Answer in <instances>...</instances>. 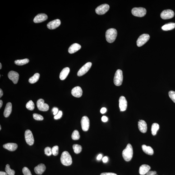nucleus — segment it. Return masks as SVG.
<instances>
[{
	"label": "nucleus",
	"instance_id": "nucleus-1",
	"mask_svg": "<svg viewBox=\"0 0 175 175\" xmlns=\"http://www.w3.org/2000/svg\"><path fill=\"white\" fill-rule=\"evenodd\" d=\"M133 155V149L132 145L128 144L125 149L122 152V156L126 161H130L132 158Z\"/></svg>",
	"mask_w": 175,
	"mask_h": 175
},
{
	"label": "nucleus",
	"instance_id": "nucleus-2",
	"mask_svg": "<svg viewBox=\"0 0 175 175\" xmlns=\"http://www.w3.org/2000/svg\"><path fill=\"white\" fill-rule=\"evenodd\" d=\"M117 36V31L116 29L111 28L108 29L105 34L106 39L107 42L112 43L115 40Z\"/></svg>",
	"mask_w": 175,
	"mask_h": 175
},
{
	"label": "nucleus",
	"instance_id": "nucleus-3",
	"mask_svg": "<svg viewBox=\"0 0 175 175\" xmlns=\"http://www.w3.org/2000/svg\"><path fill=\"white\" fill-rule=\"evenodd\" d=\"M60 160L62 164L65 166H70L72 163V158L69 153L67 151L63 152L61 155Z\"/></svg>",
	"mask_w": 175,
	"mask_h": 175
},
{
	"label": "nucleus",
	"instance_id": "nucleus-4",
	"mask_svg": "<svg viewBox=\"0 0 175 175\" xmlns=\"http://www.w3.org/2000/svg\"><path fill=\"white\" fill-rule=\"evenodd\" d=\"M123 80V72L120 70H117L115 74L113 82L116 86H120L122 85Z\"/></svg>",
	"mask_w": 175,
	"mask_h": 175
},
{
	"label": "nucleus",
	"instance_id": "nucleus-5",
	"mask_svg": "<svg viewBox=\"0 0 175 175\" xmlns=\"http://www.w3.org/2000/svg\"><path fill=\"white\" fill-rule=\"evenodd\" d=\"M147 11L143 7H135L132 9L131 12L132 14L135 16L141 17L146 14Z\"/></svg>",
	"mask_w": 175,
	"mask_h": 175
},
{
	"label": "nucleus",
	"instance_id": "nucleus-6",
	"mask_svg": "<svg viewBox=\"0 0 175 175\" xmlns=\"http://www.w3.org/2000/svg\"><path fill=\"white\" fill-rule=\"evenodd\" d=\"M150 38V36L148 34H144L139 37L136 41V44L138 47L142 46L147 42Z\"/></svg>",
	"mask_w": 175,
	"mask_h": 175
},
{
	"label": "nucleus",
	"instance_id": "nucleus-7",
	"mask_svg": "<svg viewBox=\"0 0 175 175\" xmlns=\"http://www.w3.org/2000/svg\"><path fill=\"white\" fill-rule=\"evenodd\" d=\"M25 141L27 143L31 146L34 144V139L32 133L30 130H27L25 133Z\"/></svg>",
	"mask_w": 175,
	"mask_h": 175
},
{
	"label": "nucleus",
	"instance_id": "nucleus-8",
	"mask_svg": "<svg viewBox=\"0 0 175 175\" xmlns=\"http://www.w3.org/2000/svg\"><path fill=\"white\" fill-rule=\"evenodd\" d=\"M109 6L108 4H105L97 7L96 9L95 12L98 15L104 14L109 10Z\"/></svg>",
	"mask_w": 175,
	"mask_h": 175
},
{
	"label": "nucleus",
	"instance_id": "nucleus-9",
	"mask_svg": "<svg viewBox=\"0 0 175 175\" xmlns=\"http://www.w3.org/2000/svg\"><path fill=\"white\" fill-rule=\"evenodd\" d=\"M37 106L38 109L42 111H47L49 109V105L44 103V101L43 99L38 100L37 102Z\"/></svg>",
	"mask_w": 175,
	"mask_h": 175
},
{
	"label": "nucleus",
	"instance_id": "nucleus-10",
	"mask_svg": "<svg viewBox=\"0 0 175 175\" xmlns=\"http://www.w3.org/2000/svg\"><path fill=\"white\" fill-rule=\"evenodd\" d=\"M173 11L171 10H165L162 11L161 14V17L164 20H167L172 18L174 16Z\"/></svg>",
	"mask_w": 175,
	"mask_h": 175
},
{
	"label": "nucleus",
	"instance_id": "nucleus-11",
	"mask_svg": "<svg viewBox=\"0 0 175 175\" xmlns=\"http://www.w3.org/2000/svg\"><path fill=\"white\" fill-rule=\"evenodd\" d=\"M92 65V63L90 62L87 63L79 70L78 72V76L80 77L85 74L90 69Z\"/></svg>",
	"mask_w": 175,
	"mask_h": 175
},
{
	"label": "nucleus",
	"instance_id": "nucleus-12",
	"mask_svg": "<svg viewBox=\"0 0 175 175\" xmlns=\"http://www.w3.org/2000/svg\"><path fill=\"white\" fill-rule=\"evenodd\" d=\"M81 124L82 129L83 131H87L90 126V120L88 117L86 116L83 117L81 119Z\"/></svg>",
	"mask_w": 175,
	"mask_h": 175
},
{
	"label": "nucleus",
	"instance_id": "nucleus-13",
	"mask_svg": "<svg viewBox=\"0 0 175 175\" xmlns=\"http://www.w3.org/2000/svg\"><path fill=\"white\" fill-rule=\"evenodd\" d=\"M8 77L9 78L12 80L14 84L17 83L19 77V74L18 73L15 71H10L9 73Z\"/></svg>",
	"mask_w": 175,
	"mask_h": 175
},
{
	"label": "nucleus",
	"instance_id": "nucleus-14",
	"mask_svg": "<svg viewBox=\"0 0 175 175\" xmlns=\"http://www.w3.org/2000/svg\"><path fill=\"white\" fill-rule=\"evenodd\" d=\"M127 101L125 97L121 96L119 99V106L121 111H124L127 109Z\"/></svg>",
	"mask_w": 175,
	"mask_h": 175
},
{
	"label": "nucleus",
	"instance_id": "nucleus-15",
	"mask_svg": "<svg viewBox=\"0 0 175 175\" xmlns=\"http://www.w3.org/2000/svg\"><path fill=\"white\" fill-rule=\"evenodd\" d=\"M60 24V20L59 19H56L48 23L47 25V27L50 30H53L58 27Z\"/></svg>",
	"mask_w": 175,
	"mask_h": 175
},
{
	"label": "nucleus",
	"instance_id": "nucleus-16",
	"mask_svg": "<svg viewBox=\"0 0 175 175\" xmlns=\"http://www.w3.org/2000/svg\"><path fill=\"white\" fill-rule=\"evenodd\" d=\"M48 19V16L45 14H38L35 17L34 19V21L35 23H39L45 21Z\"/></svg>",
	"mask_w": 175,
	"mask_h": 175
},
{
	"label": "nucleus",
	"instance_id": "nucleus-17",
	"mask_svg": "<svg viewBox=\"0 0 175 175\" xmlns=\"http://www.w3.org/2000/svg\"><path fill=\"white\" fill-rule=\"evenodd\" d=\"M82 90L80 87L77 86L71 90V94L74 97L80 98L82 94Z\"/></svg>",
	"mask_w": 175,
	"mask_h": 175
},
{
	"label": "nucleus",
	"instance_id": "nucleus-18",
	"mask_svg": "<svg viewBox=\"0 0 175 175\" xmlns=\"http://www.w3.org/2000/svg\"><path fill=\"white\" fill-rule=\"evenodd\" d=\"M138 127L140 131L142 133H145L147 130V126L146 122L143 120H140L138 122Z\"/></svg>",
	"mask_w": 175,
	"mask_h": 175
},
{
	"label": "nucleus",
	"instance_id": "nucleus-19",
	"mask_svg": "<svg viewBox=\"0 0 175 175\" xmlns=\"http://www.w3.org/2000/svg\"><path fill=\"white\" fill-rule=\"evenodd\" d=\"M46 170L45 166L43 163L38 165L34 169V172L37 174L41 175Z\"/></svg>",
	"mask_w": 175,
	"mask_h": 175
},
{
	"label": "nucleus",
	"instance_id": "nucleus-20",
	"mask_svg": "<svg viewBox=\"0 0 175 175\" xmlns=\"http://www.w3.org/2000/svg\"><path fill=\"white\" fill-rule=\"evenodd\" d=\"M81 48V45L78 43H75L71 45L68 49V52L71 54L75 53Z\"/></svg>",
	"mask_w": 175,
	"mask_h": 175
},
{
	"label": "nucleus",
	"instance_id": "nucleus-21",
	"mask_svg": "<svg viewBox=\"0 0 175 175\" xmlns=\"http://www.w3.org/2000/svg\"><path fill=\"white\" fill-rule=\"evenodd\" d=\"M12 105L11 103L9 102L7 103L5 108L4 116L5 117H7L10 116L12 112Z\"/></svg>",
	"mask_w": 175,
	"mask_h": 175
},
{
	"label": "nucleus",
	"instance_id": "nucleus-22",
	"mask_svg": "<svg viewBox=\"0 0 175 175\" xmlns=\"http://www.w3.org/2000/svg\"><path fill=\"white\" fill-rule=\"evenodd\" d=\"M3 148L10 151H14L18 148L17 144L15 143H7L3 145Z\"/></svg>",
	"mask_w": 175,
	"mask_h": 175
},
{
	"label": "nucleus",
	"instance_id": "nucleus-23",
	"mask_svg": "<svg viewBox=\"0 0 175 175\" xmlns=\"http://www.w3.org/2000/svg\"><path fill=\"white\" fill-rule=\"evenodd\" d=\"M150 169V166L147 164H143L139 169V173L141 175L146 174Z\"/></svg>",
	"mask_w": 175,
	"mask_h": 175
},
{
	"label": "nucleus",
	"instance_id": "nucleus-24",
	"mask_svg": "<svg viewBox=\"0 0 175 175\" xmlns=\"http://www.w3.org/2000/svg\"><path fill=\"white\" fill-rule=\"evenodd\" d=\"M70 72V69L68 67H65L63 69L60 73L59 76L60 79L61 80H65L68 76Z\"/></svg>",
	"mask_w": 175,
	"mask_h": 175
},
{
	"label": "nucleus",
	"instance_id": "nucleus-25",
	"mask_svg": "<svg viewBox=\"0 0 175 175\" xmlns=\"http://www.w3.org/2000/svg\"><path fill=\"white\" fill-rule=\"evenodd\" d=\"M142 150L145 154L148 155H151L154 154V151L153 149L151 147L149 146H147L145 145H143L142 146Z\"/></svg>",
	"mask_w": 175,
	"mask_h": 175
},
{
	"label": "nucleus",
	"instance_id": "nucleus-26",
	"mask_svg": "<svg viewBox=\"0 0 175 175\" xmlns=\"http://www.w3.org/2000/svg\"><path fill=\"white\" fill-rule=\"evenodd\" d=\"M175 27V24L174 23L171 22L166 24L162 27V30L165 31L172 30Z\"/></svg>",
	"mask_w": 175,
	"mask_h": 175
},
{
	"label": "nucleus",
	"instance_id": "nucleus-27",
	"mask_svg": "<svg viewBox=\"0 0 175 175\" xmlns=\"http://www.w3.org/2000/svg\"><path fill=\"white\" fill-rule=\"evenodd\" d=\"M40 76L39 74L38 73H36L34 75V76L32 77L29 79V82L31 84L34 83L39 80Z\"/></svg>",
	"mask_w": 175,
	"mask_h": 175
},
{
	"label": "nucleus",
	"instance_id": "nucleus-28",
	"mask_svg": "<svg viewBox=\"0 0 175 175\" xmlns=\"http://www.w3.org/2000/svg\"><path fill=\"white\" fill-rule=\"evenodd\" d=\"M159 128V125L158 124L156 123H154L151 126V131L152 135L155 136Z\"/></svg>",
	"mask_w": 175,
	"mask_h": 175
},
{
	"label": "nucleus",
	"instance_id": "nucleus-29",
	"mask_svg": "<svg viewBox=\"0 0 175 175\" xmlns=\"http://www.w3.org/2000/svg\"><path fill=\"white\" fill-rule=\"evenodd\" d=\"M29 62V59L27 58H25L24 59L17 60L15 61V63L19 66H22L28 63Z\"/></svg>",
	"mask_w": 175,
	"mask_h": 175
},
{
	"label": "nucleus",
	"instance_id": "nucleus-30",
	"mask_svg": "<svg viewBox=\"0 0 175 175\" xmlns=\"http://www.w3.org/2000/svg\"><path fill=\"white\" fill-rule=\"evenodd\" d=\"M74 152L76 154H79L81 151L82 150V147L81 146L78 144H74L73 146Z\"/></svg>",
	"mask_w": 175,
	"mask_h": 175
},
{
	"label": "nucleus",
	"instance_id": "nucleus-31",
	"mask_svg": "<svg viewBox=\"0 0 175 175\" xmlns=\"http://www.w3.org/2000/svg\"><path fill=\"white\" fill-rule=\"evenodd\" d=\"M6 173L8 175H14L15 174V171L11 169L9 165H6V168H5Z\"/></svg>",
	"mask_w": 175,
	"mask_h": 175
},
{
	"label": "nucleus",
	"instance_id": "nucleus-32",
	"mask_svg": "<svg viewBox=\"0 0 175 175\" xmlns=\"http://www.w3.org/2000/svg\"><path fill=\"white\" fill-rule=\"evenodd\" d=\"M80 136L79 131L77 130H75L73 132L71 138L74 140H78L80 139Z\"/></svg>",
	"mask_w": 175,
	"mask_h": 175
},
{
	"label": "nucleus",
	"instance_id": "nucleus-33",
	"mask_svg": "<svg viewBox=\"0 0 175 175\" xmlns=\"http://www.w3.org/2000/svg\"><path fill=\"white\" fill-rule=\"evenodd\" d=\"M26 108L29 110H34V104L32 101L30 100L28 102L26 105Z\"/></svg>",
	"mask_w": 175,
	"mask_h": 175
},
{
	"label": "nucleus",
	"instance_id": "nucleus-34",
	"mask_svg": "<svg viewBox=\"0 0 175 175\" xmlns=\"http://www.w3.org/2000/svg\"><path fill=\"white\" fill-rule=\"evenodd\" d=\"M33 117L34 119L36 120L42 121L43 119V117L41 115L37 113H34L33 115Z\"/></svg>",
	"mask_w": 175,
	"mask_h": 175
},
{
	"label": "nucleus",
	"instance_id": "nucleus-35",
	"mask_svg": "<svg viewBox=\"0 0 175 175\" xmlns=\"http://www.w3.org/2000/svg\"><path fill=\"white\" fill-rule=\"evenodd\" d=\"M44 151L45 155L48 156H51L52 154L51 148L49 147H47L45 148L44 149Z\"/></svg>",
	"mask_w": 175,
	"mask_h": 175
},
{
	"label": "nucleus",
	"instance_id": "nucleus-36",
	"mask_svg": "<svg viewBox=\"0 0 175 175\" xmlns=\"http://www.w3.org/2000/svg\"><path fill=\"white\" fill-rule=\"evenodd\" d=\"M52 153L53 155L56 156L58 154L59 147L57 146H54L52 148Z\"/></svg>",
	"mask_w": 175,
	"mask_h": 175
},
{
	"label": "nucleus",
	"instance_id": "nucleus-37",
	"mask_svg": "<svg viewBox=\"0 0 175 175\" xmlns=\"http://www.w3.org/2000/svg\"><path fill=\"white\" fill-rule=\"evenodd\" d=\"M22 172L24 175H32L30 170L26 167H24L23 168Z\"/></svg>",
	"mask_w": 175,
	"mask_h": 175
},
{
	"label": "nucleus",
	"instance_id": "nucleus-38",
	"mask_svg": "<svg viewBox=\"0 0 175 175\" xmlns=\"http://www.w3.org/2000/svg\"><path fill=\"white\" fill-rule=\"evenodd\" d=\"M170 98L175 103V92L173 91H170L169 93Z\"/></svg>",
	"mask_w": 175,
	"mask_h": 175
},
{
	"label": "nucleus",
	"instance_id": "nucleus-39",
	"mask_svg": "<svg viewBox=\"0 0 175 175\" xmlns=\"http://www.w3.org/2000/svg\"><path fill=\"white\" fill-rule=\"evenodd\" d=\"M62 111H59L58 113L54 117V118L55 119L57 120L59 119L62 117Z\"/></svg>",
	"mask_w": 175,
	"mask_h": 175
},
{
	"label": "nucleus",
	"instance_id": "nucleus-40",
	"mask_svg": "<svg viewBox=\"0 0 175 175\" xmlns=\"http://www.w3.org/2000/svg\"><path fill=\"white\" fill-rule=\"evenodd\" d=\"M52 112H53V115L56 116L58 113V109L57 107H54L52 109Z\"/></svg>",
	"mask_w": 175,
	"mask_h": 175
},
{
	"label": "nucleus",
	"instance_id": "nucleus-41",
	"mask_svg": "<svg viewBox=\"0 0 175 175\" xmlns=\"http://www.w3.org/2000/svg\"><path fill=\"white\" fill-rule=\"evenodd\" d=\"M157 174V172L155 171H149L146 174L147 175H155Z\"/></svg>",
	"mask_w": 175,
	"mask_h": 175
},
{
	"label": "nucleus",
	"instance_id": "nucleus-42",
	"mask_svg": "<svg viewBox=\"0 0 175 175\" xmlns=\"http://www.w3.org/2000/svg\"><path fill=\"white\" fill-rule=\"evenodd\" d=\"M100 175H117L116 174L112 172H104L102 173Z\"/></svg>",
	"mask_w": 175,
	"mask_h": 175
},
{
	"label": "nucleus",
	"instance_id": "nucleus-43",
	"mask_svg": "<svg viewBox=\"0 0 175 175\" xmlns=\"http://www.w3.org/2000/svg\"><path fill=\"white\" fill-rule=\"evenodd\" d=\"M108 118L105 116H103L102 118V120L103 122H107L108 121Z\"/></svg>",
	"mask_w": 175,
	"mask_h": 175
},
{
	"label": "nucleus",
	"instance_id": "nucleus-44",
	"mask_svg": "<svg viewBox=\"0 0 175 175\" xmlns=\"http://www.w3.org/2000/svg\"><path fill=\"white\" fill-rule=\"evenodd\" d=\"M106 109L105 108V107H103V108H102L101 109L100 112L102 114H104V113H106Z\"/></svg>",
	"mask_w": 175,
	"mask_h": 175
},
{
	"label": "nucleus",
	"instance_id": "nucleus-45",
	"mask_svg": "<svg viewBox=\"0 0 175 175\" xmlns=\"http://www.w3.org/2000/svg\"><path fill=\"white\" fill-rule=\"evenodd\" d=\"M108 158L106 156L104 157L103 159V161L104 163H106L108 161Z\"/></svg>",
	"mask_w": 175,
	"mask_h": 175
},
{
	"label": "nucleus",
	"instance_id": "nucleus-46",
	"mask_svg": "<svg viewBox=\"0 0 175 175\" xmlns=\"http://www.w3.org/2000/svg\"><path fill=\"white\" fill-rule=\"evenodd\" d=\"M102 154H100L98 155L97 157V159L98 160H100V159H102Z\"/></svg>",
	"mask_w": 175,
	"mask_h": 175
},
{
	"label": "nucleus",
	"instance_id": "nucleus-47",
	"mask_svg": "<svg viewBox=\"0 0 175 175\" xmlns=\"http://www.w3.org/2000/svg\"><path fill=\"white\" fill-rule=\"evenodd\" d=\"M0 175H8L6 172L1 171L0 172Z\"/></svg>",
	"mask_w": 175,
	"mask_h": 175
},
{
	"label": "nucleus",
	"instance_id": "nucleus-48",
	"mask_svg": "<svg viewBox=\"0 0 175 175\" xmlns=\"http://www.w3.org/2000/svg\"><path fill=\"white\" fill-rule=\"evenodd\" d=\"M3 94V92L2 91V89H0V98L2 97Z\"/></svg>",
	"mask_w": 175,
	"mask_h": 175
},
{
	"label": "nucleus",
	"instance_id": "nucleus-49",
	"mask_svg": "<svg viewBox=\"0 0 175 175\" xmlns=\"http://www.w3.org/2000/svg\"><path fill=\"white\" fill-rule=\"evenodd\" d=\"M2 105H3V101L2 100H0V108H2Z\"/></svg>",
	"mask_w": 175,
	"mask_h": 175
},
{
	"label": "nucleus",
	"instance_id": "nucleus-50",
	"mask_svg": "<svg viewBox=\"0 0 175 175\" xmlns=\"http://www.w3.org/2000/svg\"><path fill=\"white\" fill-rule=\"evenodd\" d=\"M2 63H0V69L1 70V69H2Z\"/></svg>",
	"mask_w": 175,
	"mask_h": 175
},
{
	"label": "nucleus",
	"instance_id": "nucleus-51",
	"mask_svg": "<svg viewBox=\"0 0 175 175\" xmlns=\"http://www.w3.org/2000/svg\"><path fill=\"white\" fill-rule=\"evenodd\" d=\"M1 129H2V127H1V125L0 126V130H1Z\"/></svg>",
	"mask_w": 175,
	"mask_h": 175
},
{
	"label": "nucleus",
	"instance_id": "nucleus-52",
	"mask_svg": "<svg viewBox=\"0 0 175 175\" xmlns=\"http://www.w3.org/2000/svg\"></svg>",
	"mask_w": 175,
	"mask_h": 175
}]
</instances>
